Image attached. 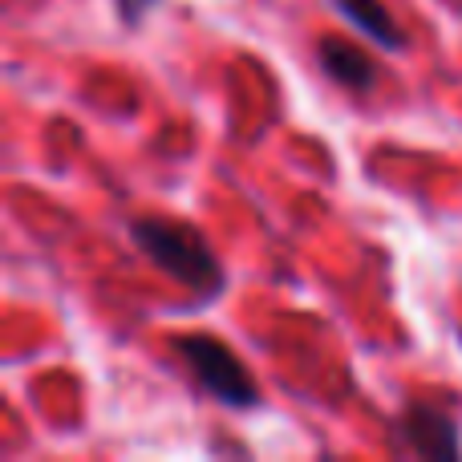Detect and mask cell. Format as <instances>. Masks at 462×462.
Instances as JSON below:
<instances>
[{"instance_id":"obj_1","label":"cell","mask_w":462,"mask_h":462,"mask_svg":"<svg viewBox=\"0 0 462 462\" xmlns=\"http://www.w3.org/2000/svg\"><path fill=\"white\" fill-rule=\"evenodd\" d=\"M126 236L154 268L183 284L199 304H211L227 292V268L195 224L175 216H138L126 224Z\"/></svg>"},{"instance_id":"obj_2","label":"cell","mask_w":462,"mask_h":462,"mask_svg":"<svg viewBox=\"0 0 462 462\" xmlns=\"http://www.w3.org/2000/svg\"><path fill=\"white\" fill-rule=\"evenodd\" d=\"M171 349L183 361L187 377L208 398H216L227 410H255L260 406V382L239 361V353L216 333H171Z\"/></svg>"},{"instance_id":"obj_3","label":"cell","mask_w":462,"mask_h":462,"mask_svg":"<svg viewBox=\"0 0 462 462\" xmlns=\"http://www.w3.org/2000/svg\"><path fill=\"white\" fill-rule=\"evenodd\" d=\"M385 447L393 458L458 462L462 414L450 398H410L385 426Z\"/></svg>"},{"instance_id":"obj_4","label":"cell","mask_w":462,"mask_h":462,"mask_svg":"<svg viewBox=\"0 0 462 462\" xmlns=\"http://www.w3.org/2000/svg\"><path fill=\"white\" fill-rule=\"evenodd\" d=\"M317 65L337 89L357 94V97H369L377 89V81H382V69L374 65V57L349 37H320Z\"/></svg>"},{"instance_id":"obj_5","label":"cell","mask_w":462,"mask_h":462,"mask_svg":"<svg viewBox=\"0 0 462 462\" xmlns=\"http://www.w3.org/2000/svg\"><path fill=\"white\" fill-rule=\"evenodd\" d=\"M328 5H333L337 13L361 32V37L374 41L377 49H393V53L406 49V29L393 21V13H390L385 0H328Z\"/></svg>"},{"instance_id":"obj_6","label":"cell","mask_w":462,"mask_h":462,"mask_svg":"<svg viewBox=\"0 0 462 462\" xmlns=\"http://www.w3.org/2000/svg\"><path fill=\"white\" fill-rule=\"evenodd\" d=\"M159 5H162V0H114V8H118V21L126 24V29H138V24H143Z\"/></svg>"}]
</instances>
